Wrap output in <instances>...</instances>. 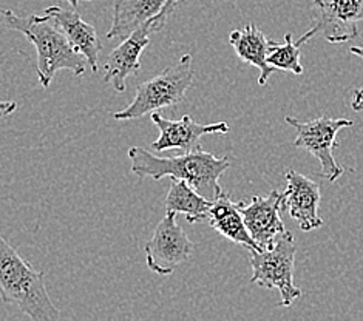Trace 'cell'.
I'll list each match as a JSON object with an SVG mask.
<instances>
[{
  "instance_id": "1",
  "label": "cell",
  "mask_w": 363,
  "mask_h": 321,
  "mask_svg": "<svg viewBox=\"0 0 363 321\" xmlns=\"http://www.w3.org/2000/svg\"><path fill=\"white\" fill-rule=\"evenodd\" d=\"M128 158L132 162V173L136 176L157 181L162 178L183 179L198 193L212 201L223 192L220 178L230 167L229 156L217 158L213 153L203 149L161 158L143 147H130Z\"/></svg>"
},
{
  "instance_id": "2",
  "label": "cell",
  "mask_w": 363,
  "mask_h": 321,
  "mask_svg": "<svg viewBox=\"0 0 363 321\" xmlns=\"http://www.w3.org/2000/svg\"><path fill=\"white\" fill-rule=\"evenodd\" d=\"M4 21L10 30L25 34V38L36 48V73L42 89H48L59 70H70L76 76H82L87 70L89 60L74 48L67 34L60 30L50 14L21 17L10 10H5Z\"/></svg>"
},
{
  "instance_id": "3",
  "label": "cell",
  "mask_w": 363,
  "mask_h": 321,
  "mask_svg": "<svg viewBox=\"0 0 363 321\" xmlns=\"http://www.w3.org/2000/svg\"><path fill=\"white\" fill-rule=\"evenodd\" d=\"M0 297L5 305L17 306L34 321L60 318L47 292L44 272L34 269L5 238H0Z\"/></svg>"
},
{
  "instance_id": "4",
  "label": "cell",
  "mask_w": 363,
  "mask_h": 321,
  "mask_svg": "<svg viewBox=\"0 0 363 321\" xmlns=\"http://www.w3.org/2000/svg\"><path fill=\"white\" fill-rule=\"evenodd\" d=\"M194 84L192 56H181L177 64L167 67L152 79L138 85L135 99L123 110L113 113L116 120L140 119L145 115L184 102Z\"/></svg>"
},
{
  "instance_id": "5",
  "label": "cell",
  "mask_w": 363,
  "mask_h": 321,
  "mask_svg": "<svg viewBox=\"0 0 363 321\" xmlns=\"http://www.w3.org/2000/svg\"><path fill=\"white\" fill-rule=\"evenodd\" d=\"M254 283L264 289H279L281 308H289L301 297V289L294 283L297 242L291 232H284L267 250H249Z\"/></svg>"
},
{
  "instance_id": "6",
  "label": "cell",
  "mask_w": 363,
  "mask_h": 321,
  "mask_svg": "<svg viewBox=\"0 0 363 321\" xmlns=\"http://www.w3.org/2000/svg\"><path fill=\"white\" fill-rule=\"evenodd\" d=\"M179 2L181 0H170L158 16L144 22L130 36H127L119 47L111 51L107 56L106 65H104L106 68L104 82L111 84L118 93H124L127 90V79L140 72V57L144 48L150 43L152 34L160 33L166 27L170 14L177 10Z\"/></svg>"
},
{
  "instance_id": "7",
  "label": "cell",
  "mask_w": 363,
  "mask_h": 321,
  "mask_svg": "<svg viewBox=\"0 0 363 321\" xmlns=\"http://www.w3.org/2000/svg\"><path fill=\"white\" fill-rule=\"evenodd\" d=\"M284 120L291 127L296 128L297 132L294 145L306 150L320 162V167H322L320 175L330 182L339 179L345 173V169L334 158V149L337 147V133L342 128L352 127V120L345 118L334 119L330 116H322L313 120H306V123H301V120L291 116H286Z\"/></svg>"
},
{
  "instance_id": "8",
  "label": "cell",
  "mask_w": 363,
  "mask_h": 321,
  "mask_svg": "<svg viewBox=\"0 0 363 321\" xmlns=\"http://www.w3.org/2000/svg\"><path fill=\"white\" fill-rule=\"evenodd\" d=\"M359 22H363V0H314L313 27L296 43L301 47L317 34L331 43H345L359 36Z\"/></svg>"
},
{
  "instance_id": "9",
  "label": "cell",
  "mask_w": 363,
  "mask_h": 321,
  "mask_svg": "<svg viewBox=\"0 0 363 321\" xmlns=\"http://www.w3.org/2000/svg\"><path fill=\"white\" fill-rule=\"evenodd\" d=\"M195 247V242L177 223V213L166 212L145 244L147 267L158 275L174 274L178 266L192 257Z\"/></svg>"
},
{
  "instance_id": "10",
  "label": "cell",
  "mask_w": 363,
  "mask_h": 321,
  "mask_svg": "<svg viewBox=\"0 0 363 321\" xmlns=\"http://www.w3.org/2000/svg\"><path fill=\"white\" fill-rule=\"evenodd\" d=\"M152 123L158 127V140L152 142L150 149L155 152L179 150L183 153L203 149L200 141L206 135H224L229 133L228 123L217 124H198L189 115L179 120L164 118L161 113H152Z\"/></svg>"
},
{
  "instance_id": "11",
  "label": "cell",
  "mask_w": 363,
  "mask_h": 321,
  "mask_svg": "<svg viewBox=\"0 0 363 321\" xmlns=\"http://www.w3.org/2000/svg\"><path fill=\"white\" fill-rule=\"evenodd\" d=\"M246 227L260 250L271 249L281 233L286 232L280 218V210L284 209V193L272 190L266 196H254L246 204L240 201Z\"/></svg>"
},
{
  "instance_id": "12",
  "label": "cell",
  "mask_w": 363,
  "mask_h": 321,
  "mask_svg": "<svg viewBox=\"0 0 363 321\" xmlns=\"http://www.w3.org/2000/svg\"><path fill=\"white\" fill-rule=\"evenodd\" d=\"M286 190H284V209L296 220L303 232L315 230L323 225V218L318 215L322 201L318 182L301 175L296 170L286 173Z\"/></svg>"
},
{
  "instance_id": "13",
  "label": "cell",
  "mask_w": 363,
  "mask_h": 321,
  "mask_svg": "<svg viewBox=\"0 0 363 321\" xmlns=\"http://www.w3.org/2000/svg\"><path fill=\"white\" fill-rule=\"evenodd\" d=\"M44 13L53 17L60 30H62L67 34V38L70 39L74 48L77 51H81L85 59L89 60L91 72L98 73V62L102 50V42L93 25L85 22L79 16V13H76L74 8L73 10H65V8L60 6H50Z\"/></svg>"
},
{
  "instance_id": "14",
  "label": "cell",
  "mask_w": 363,
  "mask_h": 321,
  "mask_svg": "<svg viewBox=\"0 0 363 321\" xmlns=\"http://www.w3.org/2000/svg\"><path fill=\"white\" fill-rule=\"evenodd\" d=\"M229 43L243 62L254 65L260 70L258 85L264 86L271 74L279 72L267 62V56H269L274 40L267 39L264 33L258 30L254 23H247L241 30H233L229 34Z\"/></svg>"
},
{
  "instance_id": "15",
  "label": "cell",
  "mask_w": 363,
  "mask_h": 321,
  "mask_svg": "<svg viewBox=\"0 0 363 321\" xmlns=\"http://www.w3.org/2000/svg\"><path fill=\"white\" fill-rule=\"evenodd\" d=\"M207 223L212 229L232 242H237V244L246 247L247 250H260L246 227L240 203L232 201L229 193L221 192L218 198L213 199Z\"/></svg>"
},
{
  "instance_id": "16",
  "label": "cell",
  "mask_w": 363,
  "mask_h": 321,
  "mask_svg": "<svg viewBox=\"0 0 363 321\" xmlns=\"http://www.w3.org/2000/svg\"><path fill=\"white\" fill-rule=\"evenodd\" d=\"M170 0H115L108 39H125L144 22L158 16Z\"/></svg>"
},
{
  "instance_id": "17",
  "label": "cell",
  "mask_w": 363,
  "mask_h": 321,
  "mask_svg": "<svg viewBox=\"0 0 363 321\" xmlns=\"http://www.w3.org/2000/svg\"><path fill=\"white\" fill-rule=\"evenodd\" d=\"M212 204V199L198 193L187 181L175 178L172 179L167 196L164 199L166 212L184 215L190 224L207 221Z\"/></svg>"
},
{
  "instance_id": "18",
  "label": "cell",
  "mask_w": 363,
  "mask_h": 321,
  "mask_svg": "<svg viewBox=\"0 0 363 321\" xmlns=\"http://www.w3.org/2000/svg\"><path fill=\"white\" fill-rule=\"evenodd\" d=\"M267 62L277 70L291 72L294 74H303V67L300 62V47L292 40V34L286 33L283 43L274 42L267 56Z\"/></svg>"
},
{
  "instance_id": "19",
  "label": "cell",
  "mask_w": 363,
  "mask_h": 321,
  "mask_svg": "<svg viewBox=\"0 0 363 321\" xmlns=\"http://www.w3.org/2000/svg\"><path fill=\"white\" fill-rule=\"evenodd\" d=\"M351 108L354 111L363 110V86L356 89L352 91V101H351Z\"/></svg>"
},
{
  "instance_id": "20",
  "label": "cell",
  "mask_w": 363,
  "mask_h": 321,
  "mask_svg": "<svg viewBox=\"0 0 363 321\" xmlns=\"http://www.w3.org/2000/svg\"><path fill=\"white\" fill-rule=\"evenodd\" d=\"M17 108V103L16 102H4L2 103V110H4V113H2V115L4 116H6V115H10V113H13L14 110Z\"/></svg>"
},
{
  "instance_id": "21",
  "label": "cell",
  "mask_w": 363,
  "mask_h": 321,
  "mask_svg": "<svg viewBox=\"0 0 363 321\" xmlns=\"http://www.w3.org/2000/svg\"><path fill=\"white\" fill-rule=\"evenodd\" d=\"M350 53L351 55H356L363 60V45H354L350 48Z\"/></svg>"
},
{
  "instance_id": "22",
  "label": "cell",
  "mask_w": 363,
  "mask_h": 321,
  "mask_svg": "<svg viewBox=\"0 0 363 321\" xmlns=\"http://www.w3.org/2000/svg\"><path fill=\"white\" fill-rule=\"evenodd\" d=\"M67 2L70 4L72 8H74V10H76L77 5H79V2H90V0H67Z\"/></svg>"
}]
</instances>
